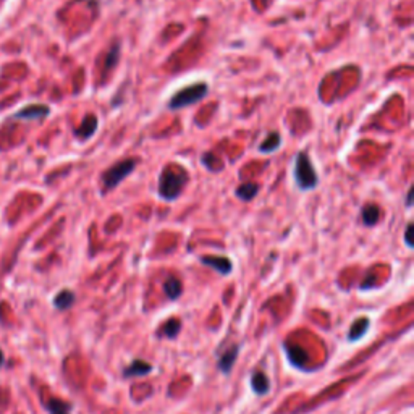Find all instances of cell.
I'll return each mask as SVG.
<instances>
[{"label": "cell", "instance_id": "6da1fadb", "mask_svg": "<svg viewBox=\"0 0 414 414\" xmlns=\"http://www.w3.org/2000/svg\"><path fill=\"white\" fill-rule=\"evenodd\" d=\"M188 183V174L185 170H176L175 167H165L159 176V196L164 201H175L180 198L185 185Z\"/></svg>", "mask_w": 414, "mask_h": 414}, {"label": "cell", "instance_id": "7a4b0ae2", "mask_svg": "<svg viewBox=\"0 0 414 414\" xmlns=\"http://www.w3.org/2000/svg\"><path fill=\"white\" fill-rule=\"evenodd\" d=\"M293 176L298 189L301 192H311L319 185V176L315 172L313 162L306 152H300L295 159V169H293Z\"/></svg>", "mask_w": 414, "mask_h": 414}, {"label": "cell", "instance_id": "3957f363", "mask_svg": "<svg viewBox=\"0 0 414 414\" xmlns=\"http://www.w3.org/2000/svg\"><path fill=\"white\" fill-rule=\"evenodd\" d=\"M207 92H209L207 83H194V85H189L183 87V90L176 91L175 94L170 97L167 107H169V110L186 109V107L201 102L204 97L207 96Z\"/></svg>", "mask_w": 414, "mask_h": 414}, {"label": "cell", "instance_id": "277c9868", "mask_svg": "<svg viewBox=\"0 0 414 414\" xmlns=\"http://www.w3.org/2000/svg\"><path fill=\"white\" fill-rule=\"evenodd\" d=\"M138 161L136 159H125L122 162H118V164L112 165L109 170H105L104 174H102V192L109 193L114 188H117V186L128 178L130 175L133 174L134 169H136Z\"/></svg>", "mask_w": 414, "mask_h": 414}, {"label": "cell", "instance_id": "5b68a950", "mask_svg": "<svg viewBox=\"0 0 414 414\" xmlns=\"http://www.w3.org/2000/svg\"><path fill=\"white\" fill-rule=\"evenodd\" d=\"M199 260L204 266L214 269V271L222 273V276H230V272L234 271V264L229 258H223V256H203Z\"/></svg>", "mask_w": 414, "mask_h": 414}, {"label": "cell", "instance_id": "8992f818", "mask_svg": "<svg viewBox=\"0 0 414 414\" xmlns=\"http://www.w3.org/2000/svg\"><path fill=\"white\" fill-rule=\"evenodd\" d=\"M238 355H240V345H234V346H230L227 351H223L217 362L218 369H220L225 375H229L231 369H234L236 360H238Z\"/></svg>", "mask_w": 414, "mask_h": 414}, {"label": "cell", "instance_id": "52a82bcc", "mask_svg": "<svg viewBox=\"0 0 414 414\" xmlns=\"http://www.w3.org/2000/svg\"><path fill=\"white\" fill-rule=\"evenodd\" d=\"M49 114H50V109L48 105L34 104V105L23 107V109L18 112L15 117L23 118V120H43V118L48 117Z\"/></svg>", "mask_w": 414, "mask_h": 414}, {"label": "cell", "instance_id": "ba28073f", "mask_svg": "<svg viewBox=\"0 0 414 414\" xmlns=\"http://www.w3.org/2000/svg\"><path fill=\"white\" fill-rule=\"evenodd\" d=\"M152 367L151 364H147L146 361H141V360H134L132 364H130L128 367H125L123 369V377H144V375H149L152 372Z\"/></svg>", "mask_w": 414, "mask_h": 414}, {"label": "cell", "instance_id": "9c48e42d", "mask_svg": "<svg viewBox=\"0 0 414 414\" xmlns=\"http://www.w3.org/2000/svg\"><path fill=\"white\" fill-rule=\"evenodd\" d=\"M251 387H253L256 395L262 397V395L271 392V380L262 371H254L253 377H251Z\"/></svg>", "mask_w": 414, "mask_h": 414}, {"label": "cell", "instance_id": "30bf717a", "mask_svg": "<svg viewBox=\"0 0 414 414\" xmlns=\"http://www.w3.org/2000/svg\"><path fill=\"white\" fill-rule=\"evenodd\" d=\"M97 127H99V120H97L96 115L91 114L83 120L81 127L74 132V134H76V138H80L81 141H86V139H90L92 134L97 132Z\"/></svg>", "mask_w": 414, "mask_h": 414}, {"label": "cell", "instance_id": "8fae6325", "mask_svg": "<svg viewBox=\"0 0 414 414\" xmlns=\"http://www.w3.org/2000/svg\"><path fill=\"white\" fill-rule=\"evenodd\" d=\"M369 325H371V320L367 318L356 319L351 325L350 332H348V340H350V342L361 340V338L367 333V330H369Z\"/></svg>", "mask_w": 414, "mask_h": 414}, {"label": "cell", "instance_id": "7c38bea8", "mask_svg": "<svg viewBox=\"0 0 414 414\" xmlns=\"http://www.w3.org/2000/svg\"><path fill=\"white\" fill-rule=\"evenodd\" d=\"M280 146H282V136L277 132H273V133H269L267 138L259 144L258 151L262 152V154H271V152H276Z\"/></svg>", "mask_w": 414, "mask_h": 414}, {"label": "cell", "instance_id": "4fadbf2b", "mask_svg": "<svg viewBox=\"0 0 414 414\" xmlns=\"http://www.w3.org/2000/svg\"><path fill=\"white\" fill-rule=\"evenodd\" d=\"M74 300H76V298H74V293L72 290H62L55 295L54 306L60 311H67L74 304Z\"/></svg>", "mask_w": 414, "mask_h": 414}, {"label": "cell", "instance_id": "5bb4252c", "mask_svg": "<svg viewBox=\"0 0 414 414\" xmlns=\"http://www.w3.org/2000/svg\"><path fill=\"white\" fill-rule=\"evenodd\" d=\"M164 293L170 301H175L183 293V285L176 277H169L164 283Z\"/></svg>", "mask_w": 414, "mask_h": 414}, {"label": "cell", "instance_id": "9a60e30c", "mask_svg": "<svg viewBox=\"0 0 414 414\" xmlns=\"http://www.w3.org/2000/svg\"><path fill=\"white\" fill-rule=\"evenodd\" d=\"M361 218H362V223H364L366 227L375 225L380 218V209L375 206V204H367V206L362 207Z\"/></svg>", "mask_w": 414, "mask_h": 414}, {"label": "cell", "instance_id": "2e32d148", "mask_svg": "<svg viewBox=\"0 0 414 414\" xmlns=\"http://www.w3.org/2000/svg\"><path fill=\"white\" fill-rule=\"evenodd\" d=\"M258 193H259V186L256 183H245V185L238 186L235 192L236 198L241 199V201H245V203L253 201V199L258 196Z\"/></svg>", "mask_w": 414, "mask_h": 414}, {"label": "cell", "instance_id": "e0dca14e", "mask_svg": "<svg viewBox=\"0 0 414 414\" xmlns=\"http://www.w3.org/2000/svg\"><path fill=\"white\" fill-rule=\"evenodd\" d=\"M118 59H120V43H115L114 45H112L109 52L105 54V59H104V72L109 73L112 68L115 67V65L118 63Z\"/></svg>", "mask_w": 414, "mask_h": 414}, {"label": "cell", "instance_id": "ac0fdd59", "mask_svg": "<svg viewBox=\"0 0 414 414\" xmlns=\"http://www.w3.org/2000/svg\"><path fill=\"white\" fill-rule=\"evenodd\" d=\"M180 330H181L180 320L170 319V320H167V322L164 324V327H162V330H161V335H162V337L174 340L176 335L180 333Z\"/></svg>", "mask_w": 414, "mask_h": 414}, {"label": "cell", "instance_id": "d6986e66", "mask_svg": "<svg viewBox=\"0 0 414 414\" xmlns=\"http://www.w3.org/2000/svg\"><path fill=\"white\" fill-rule=\"evenodd\" d=\"M48 409L50 414H70L72 406L68 403L62 402V400H50L48 403Z\"/></svg>", "mask_w": 414, "mask_h": 414}, {"label": "cell", "instance_id": "ffe728a7", "mask_svg": "<svg viewBox=\"0 0 414 414\" xmlns=\"http://www.w3.org/2000/svg\"><path fill=\"white\" fill-rule=\"evenodd\" d=\"M411 230H413V223L409 222L406 225V230H404V243H406L408 248H413V241H411Z\"/></svg>", "mask_w": 414, "mask_h": 414}, {"label": "cell", "instance_id": "44dd1931", "mask_svg": "<svg viewBox=\"0 0 414 414\" xmlns=\"http://www.w3.org/2000/svg\"><path fill=\"white\" fill-rule=\"evenodd\" d=\"M413 193H414V188L411 186V188L408 189V196H406V207H411L413 206Z\"/></svg>", "mask_w": 414, "mask_h": 414}, {"label": "cell", "instance_id": "7402d4cb", "mask_svg": "<svg viewBox=\"0 0 414 414\" xmlns=\"http://www.w3.org/2000/svg\"><path fill=\"white\" fill-rule=\"evenodd\" d=\"M2 362H3V353L0 351V366H2Z\"/></svg>", "mask_w": 414, "mask_h": 414}]
</instances>
